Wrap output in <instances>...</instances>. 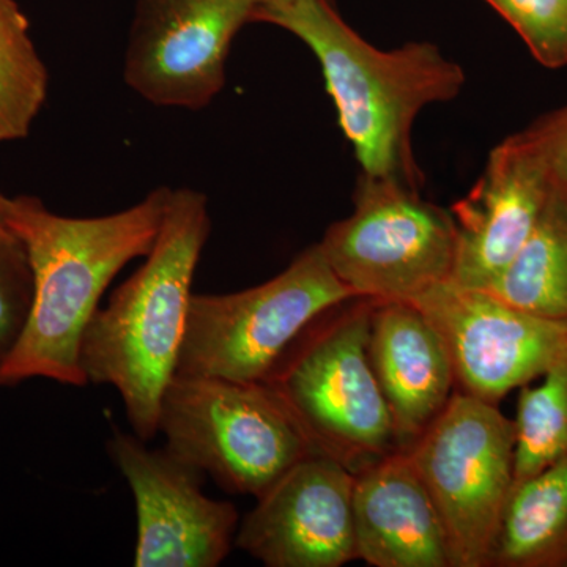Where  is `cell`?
I'll return each instance as SVG.
<instances>
[{
  "label": "cell",
  "instance_id": "obj_2",
  "mask_svg": "<svg viewBox=\"0 0 567 567\" xmlns=\"http://www.w3.org/2000/svg\"><path fill=\"white\" fill-rule=\"evenodd\" d=\"M212 221L207 196L171 189L162 229L136 274L93 315L81 344L87 385L121 394L134 434H158L164 391L177 374L192 286Z\"/></svg>",
  "mask_w": 567,
  "mask_h": 567
},
{
  "label": "cell",
  "instance_id": "obj_19",
  "mask_svg": "<svg viewBox=\"0 0 567 567\" xmlns=\"http://www.w3.org/2000/svg\"><path fill=\"white\" fill-rule=\"evenodd\" d=\"M514 483L567 458V354L517 401Z\"/></svg>",
  "mask_w": 567,
  "mask_h": 567
},
{
  "label": "cell",
  "instance_id": "obj_20",
  "mask_svg": "<svg viewBox=\"0 0 567 567\" xmlns=\"http://www.w3.org/2000/svg\"><path fill=\"white\" fill-rule=\"evenodd\" d=\"M547 69L567 65V0H486Z\"/></svg>",
  "mask_w": 567,
  "mask_h": 567
},
{
  "label": "cell",
  "instance_id": "obj_5",
  "mask_svg": "<svg viewBox=\"0 0 567 567\" xmlns=\"http://www.w3.org/2000/svg\"><path fill=\"white\" fill-rule=\"evenodd\" d=\"M158 432L167 451L224 491L256 498L316 453L262 382L175 374L159 405Z\"/></svg>",
  "mask_w": 567,
  "mask_h": 567
},
{
  "label": "cell",
  "instance_id": "obj_18",
  "mask_svg": "<svg viewBox=\"0 0 567 567\" xmlns=\"http://www.w3.org/2000/svg\"><path fill=\"white\" fill-rule=\"evenodd\" d=\"M48 71L14 0H0V142L22 140L47 102Z\"/></svg>",
  "mask_w": 567,
  "mask_h": 567
},
{
  "label": "cell",
  "instance_id": "obj_16",
  "mask_svg": "<svg viewBox=\"0 0 567 567\" xmlns=\"http://www.w3.org/2000/svg\"><path fill=\"white\" fill-rule=\"evenodd\" d=\"M488 567H567V458L514 483Z\"/></svg>",
  "mask_w": 567,
  "mask_h": 567
},
{
  "label": "cell",
  "instance_id": "obj_13",
  "mask_svg": "<svg viewBox=\"0 0 567 567\" xmlns=\"http://www.w3.org/2000/svg\"><path fill=\"white\" fill-rule=\"evenodd\" d=\"M554 185L524 132L495 147L480 181L450 208L456 226L453 282L491 289L527 244Z\"/></svg>",
  "mask_w": 567,
  "mask_h": 567
},
{
  "label": "cell",
  "instance_id": "obj_7",
  "mask_svg": "<svg viewBox=\"0 0 567 567\" xmlns=\"http://www.w3.org/2000/svg\"><path fill=\"white\" fill-rule=\"evenodd\" d=\"M319 245L354 297L415 301L453 281V216L394 178L361 175L352 215L331 224Z\"/></svg>",
  "mask_w": 567,
  "mask_h": 567
},
{
  "label": "cell",
  "instance_id": "obj_22",
  "mask_svg": "<svg viewBox=\"0 0 567 567\" xmlns=\"http://www.w3.org/2000/svg\"><path fill=\"white\" fill-rule=\"evenodd\" d=\"M524 134L547 164L555 182L567 186V106L540 118Z\"/></svg>",
  "mask_w": 567,
  "mask_h": 567
},
{
  "label": "cell",
  "instance_id": "obj_3",
  "mask_svg": "<svg viewBox=\"0 0 567 567\" xmlns=\"http://www.w3.org/2000/svg\"><path fill=\"white\" fill-rule=\"evenodd\" d=\"M259 22L293 33L315 52L363 174L420 188L413 123L429 104L456 99L464 70L429 41L377 50L342 20L331 0H298Z\"/></svg>",
  "mask_w": 567,
  "mask_h": 567
},
{
  "label": "cell",
  "instance_id": "obj_23",
  "mask_svg": "<svg viewBox=\"0 0 567 567\" xmlns=\"http://www.w3.org/2000/svg\"><path fill=\"white\" fill-rule=\"evenodd\" d=\"M297 2L298 0H262L259 10H257L256 18H254V22H259L264 14L289 9V7H292L293 3Z\"/></svg>",
  "mask_w": 567,
  "mask_h": 567
},
{
  "label": "cell",
  "instance_id": "obj_24",
  "mask_svg": "<svg viewBox=\"0 0 567 567\" xmlns=\"http://www.w3.org/2000/svg\"><path fill=\"white\" fill-rule=\"evenodd\" d=\"M9 197H6L0 193V233H10L9 227H7L6 224V213L7 207H9Z\"/></svg>",
  "mask_w": 567,
  "mask_h": 567
},
{
  "label": "cell",
  "instance_id": "obj_12",
  "mask_svg": "<svg viewBox=\"0 0 567 567\" xmlns=\"http://www.w3.org/2000/svg\"><path fill=\"white\" fill-rule=\"evenodd\" d=\"M354 475L309 454L271 484L238 525L235 546L268 567H342L358 561Z\"/></svg>",
  "mask_w": 567,
  "mask_h": 567
},
{
  "label": "cell",
  "instance_id": "obj_8",
  "mask_svg": "<svg viewBox=\"0 0 567 567\" xmlns=\"http://www.w3.org/2000/svg\"><path fill=\"white\" fill-rule=\"evenodd\" d=\"M404 453L439 509L454 567H488L514 486V420L503 415L498 404L456 390Z\"/></svg>",
  "mask_w": 567,
  "mask_h": 567
},
{
  "label": "cell",
  "instance_id": "obj_1",
  "mask_svg": "<svg viewBox=\"0 0 567 567\" xmlns=\"http://www.w3.org/2000/svg\"><path fill=\"white\" fill-rule=\"evenodd\" d=\"M171 188L153 189L140 204L99 218H69L35 197L10 199L6 224L24 246L33 295L17 342L0 358V386L50 379L85 386L82 336L112 279L152 251Z\"/></svg>",
  "mask_w": 567,
  "mask_h": 567
},
{
  "label": "cell",
  "instance_id": "obj_14",
  "mask_svg": "<svg viewBox=\"0 0 567 567\" xmlns=\"http://www.w3.org/2000/svg\"><path fill=\"white\" fill-rule=\"evenodd\" d=\"M368 352L399 447L406 451L456 391L450 353L424 312L398 300H374Z\"/></svg>",
  "mask_w": 567,
  "mask_h": 567
},
{
  "label": "cell",
  "instance_id": "obj_9",
  "mask_svg": "<svg viewBox=\"0 0 567 567\" xmlns=\"http://www.w3.org/2000/svg\"><path fill=\"white\" fill-rule=\"evenodd\" d=\"M262 0H140L126 84L156 106L203 110L226 84L230 44Z\"/></svg>",
  "mask_w": 567,
  "mask_h": 567
},
{
  "label": "cell",
  "instance_id": "obj_11",
  "mask_svg": "<svg viewBox=\"0 0 567 567\" xmlns=\"http://www.w3.org/2000/svg\"><path fill=\"white\" fill-rule=\"evenodd\" d=\"M136 434L117 432L107 443L112 461L136 503V567H216L233 550L238 511L208 498L205 473L171 451L151 450Z\"/></svg>",
  "mask_w": 567,
  "mask_h": 567
},
{
  "label": "cell",
  "instance_id": "obj_17",
  "mask_svg": "<svg viewBox=\"0 0 567 567\" xmlns=\"http://www.w3.org/2000/svg\"><path fill=\"white\" fill-rule=\"evenodd\" d=\"M499 300L567 327V186L555 182L527 244L487 289Z\"/></svg>",
  "mask_w": 567,
  "mask_h": 567
},
{
  "label": "cell",
  "instance_id": "obj_4",
  "mask_svg": "<svg viewBox=\"0 0 567 567\" xmlns=\"http://www.w3.org/2000/svg\"><path fill=\"white\" fill-rule=\"evenodd\" d=\"M372 306L357 297L317 317L262 382L312 450L353 475L401 451L369 360Z\"/></svg>",
  "mask_w": 567,
  "mask_h": 567
},
{
  "label": "cell",
  "instance_id": "obj_10",
  "mask_svg": "<svg viewBox=\"0 0 567 567\" xmlns=\"http://www.w3.org/2000/svg\"><path fill=\"white\" fill-rule=\"evenodd\" d=\"M436 328L456 390L498 404L567 354V327L527 315L483 289L440 284L413 301Z\"/></svg>",
  "mask_w": 567,
  "mask_h": 567
},
{
  "label": "cell",
  "instance_id": "obj_6",
  "mask_svg": "<svg viewBox=\"0 0 567 567\" xmlns=\"http://www.w3.org/2000/svg\"><path fill=\"white\" fill-rule=\"evenodd\" d=\"M352 298L319 244L251 289L193 293L177 374L264 382L317 317Z\"/></svg>",
  "mask_w": 567,
  "mask_h": 567
},
{
  "label": "cell",
  "instance_id": "obj_15",
  "mask_svg": "<svg viewBox=\"0 0 567 567\" xmlns=\"http://www.w3.org/2000/svg\"><path fill=\"white\" fill-rule=\"evenodd\" d=\"M358 561L374 567H454L434 499L404 451L354 475Z\"/></svg>",
  "mask_w": 567,
  "mask_h": 567
},
{
  "label": "cell",
  "instance_id": "obj_21",
  "mask_svg": "<svg viewBox=\"0 0 567 567\" xmlns=\"http://www.w3.org/2000/svg\"><path fill=\"white\" fill-rule=\"evenodd\" d=\"M33 281L24 246L0 233V358L17 342L32 305Z\"/></svg>",
  "mask_w": 567,
  "mask_h": 567
}]
</instances>
